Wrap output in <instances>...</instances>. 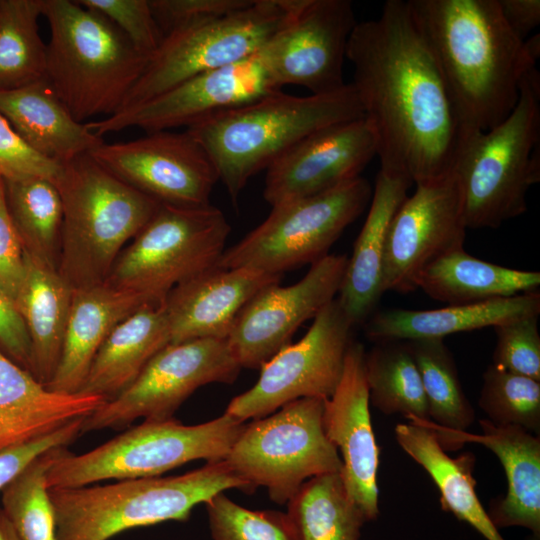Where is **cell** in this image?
<instances>
[{"instance_id":"42","label":"cell","mask_w":540,"mask_h":540,"mask_svg":"<svg viewBox=\"0 0 540 540\" xmlns=\"http://www.w3.org/2000/svg\"><path fill=\"white\" fill-rule=\"evenodd\" d=\"M109 19L143 55L150 58L159 48L163 33L149 0H76Z\"/></svg>"},{"instance_id":"19","label":"cell","mask_w":540,"mask_h":540,"mask_svg":"<svg viewBox=\"0 0 540 540\" xmlns=\"http://www.w3.org/2000/svg\"><path fill=\"white\" fill-rule=\"evenodd\" d=\"M467 226L455 173L416 185L389 227L382 269L383 291L417 289L422 271L439 257L464 247Z\"/></svg>"},{"instance_id":"20","label":"cell","mask_w":540,"mask_h":540,"mask_svg":"<svg viewBox=\"0 0 540 540\" xmlns=\"http://www.w3.org/2000/svg\"><path fill=\"white\" fill-rule=\"evenodd\" d=\"M375 155V137L364 118L329 126L266 169L263 197L273 207L328 191L359 177Z\"/></svg>"},{"instance_id":"12","label":"cell","mask_w":540,"mask_h":540,"mask_svg":"<svg viewBox=\"0 0 540 540\" xmlns=\"http://www.w3.org/2000/svg\"><path fill=\"white\" fill-rule=\"evenodd\" d=\"M289 0H254L234 13L164 35L120 111L259 52L284 22Z\"/></svg>"},{"instance_id":"26","label":"cell","mask_w":540,"mask_h":540,"mask_svg":"<svg viewBox=\"0 0 540 540\" xmlns=\"http://www.w3.org/2000/svg\"><path fill=\"white\" fill-rule=\"evenodd\" d=\"M146 303L134 293L105 283L73 290L60 359L45 387L60 394H77L109 333Z\"/></svg>"},{"instance_id":"3","label":"cell","mask_w":540,"mask_h":540,"mask_svg":"<svg viewBox=\"0 0 540 540\" xmlns=\"http://www.w3.org/2000/svg\"><path fill=\"white\" fill-rule=\"evenodd\" d=\"M363 118L353 85L327 94L293 96L281 90L204 119L186 130L212 161L237 203L249 179L308 136Z\"/></svg>"},{"instance_id":"25","label":"cell","mask_w":540,"mask_h":540,"mask_svg":"<svg viewBox=\"0 0 540 540\" xmlns=\"http://www.w3.org/2000/svg\"><path fill=\"white\" fill-rule=\"evenodd\" d=\"M413 184L379 171L369 210L348 259L337 300L354 326L365 324L382 294L383 259L392 219Z\"/></svg>"},{"instance_id":"11","label":"cell","mask_w":540,"mask_h":540,"mask_svg":"<svg viewBox=\"0 0 540 540\" xmlns=\"http://www.w3.org/2000/svg\"><path fill=\"white\" fill-rule=\"evenodd\" d=\"M371 196L370 183L359 176L328 191L273 206L259 226L225 249L217 267L282 275L313 264L328 254Z\"/></svg>"},{"instance_id":"41","label":"cell","mask_w":540,"mask_h":540,"mask_svg":"<svg viewBox=\"0 0 540 540\" xmlns=\"http://www.w3.org/2000/svg\"><path fill=\"white\" fill-rule=\"evenodd\" d=\"M538 316L528 315L494 326L493 365L540 381Z\"/></svg>"},{"instance_id":"43","label":"cell","mask_w":540,"mask_h":540,"mask_svg":"<svg viewBox=\"0 0 540 540\" xmlns=\"http://www.w3.org/2000/svg\"><path fill=\"white\" fill-rule=\"evenodd\" d=\"M61 164L29 146L0 114V177L4 181L42 177L55 181Z\"/></svg>"},{"instance_id":"31","label":"cell","mask_w":540,"mask_h":540,"mask_svg":"<svg viewBox=\"0 0 540 540\" xmlns=\"http://www.w3.org/2000/svg\"><path fill=\"white\" fill-rule=\"evenodd\" d=\"M73 289L53 270L25 252L24 279L15 306L31 344V374L43 385L61 355Z\"/></svg>"},{"instance_id":"14","label":"cell","mask_w":540,"mask_h":540,"mask_svg":"<svg viewBox=\"0 0 540 540\" xmlns=\"http://www.w3.org/2000/svg\"><path fill=\"white\" fill-rule=\"evenodd\" d=\"M354 327L335 298L314 317L303 338L262 366L257 382L234 397L225 413L245 422L297 399H328L341 379Z\"/></svg>"},{"instance_id":"49","label":"cell","mask_w":540,"mask_h":540,"mask_svg":"<svg viewBox=\"0 0 540 540\" xmlns=\"http://www.w3.org/2000/svg\"><path fill=\"white\" fill-rule=\"evenodd\" d=\"M0 540H21L2 508H0Z\"/></svg>"},{"instance_id":"39","label":"cell","mask_w":540,"mask_h":540,"mask_svg":"<svg viewBox=\"0 0 540 540\" xmlns=\"http://www.w3.org/2000/svg\"><path fill=\"white\" fill-rule=\"evenodd\" d=\"M487 420L540 433V381L491 364L483 373L478 399Z\"/></svg>"},{"instance_id":"18","label":"cell","mask_w":540,"mask_h":540,"mask_svg":"<svg viewBox=\"0 0 540 540\" xmlns=\"http://www.w3.org/2000/svg\"><path fill=\"white\" fill-rule=\"evenodd\" d=\"M280 90L259 51L236 63L198 74L146 102L88 122L86 126L101 138L131 127L148 133L188 128Z\"/></svg>"},{"instance_id":"36","label":"cell","mask_w":540,"mask_h":540,"mask_svg":"<svg viewBox=\"0 0 540 540\" xmlns=\"http://www.w3.org/2000/svg\"><path fill=\"white\" fill-rule=\"evenodd\" d=\"M406 342L419 370L428 403L430 421L417 420L436 433L466 431L474 422L475 411L462 388L454 357L443 339Z\"/></svg>"},{"instance_id":"4","label":"cell","mask_w":540,"mask_h":540,"mask_svg":"<svg viewBox=\"0 0 540 540\" xmlns=\"http://www.w3.org/2000/svg\"><path fill=\"white\" fill-rule=\"evenodd\" d=\"M45 80L80 123L119 112L149 58L105 16L76 0H43Z\"/></svg>"},{"instance_id":"17","label":"cell","mask_w":540,"mask_h":540,"mask_svg":"<svg viewBox=\"0 0 540 540\" xmlns=\"http://www.w3.org/2000/svg\"><path fill=\"white\" fill-rule=\"evenodd\" d=\"M89 154L160 204L186 208L208 206L219 180L208 154L186 129L148 133L127 142H103Z\"/></svg>"},{"instance_id":"28","label":"cell","mask_w":540,"mask_h":540,"mask_svg":"<svg viewBox=\"0 0 540 540\" xmlns=\"http://www.w3.org/2000/svg\"><path fill=\"white\" fill-rule=\"evenodd\" d=\"M540 314L538 291L484 302L431 310L389 309L373 313L365 323L374 342L443 339L445 336Z\"/></svg>"},{"instance_id":"10","label":"cell","mask_w":540,"mask_h":540,"mask_svg":"<svg viewBox=\"0 0 540 540\" xmlns=\"http://www.w3.org/2000/svg\"><path fill=\"white\" fill-rule=\"evenodd\" d=\"M324 400L301 398L245 424L225 462L253 490L286 505L309 479L340 473L342 460L323 426Z\"/></svg>"},{"instance_id":"2","label":"cell","mask_w":540,"mask_h":540,"mask_svg":"<svg viewBox=\"0 0 540 540\" xmlns=\"http://www.w3.org/2000/svg\"><path fill=\"white\" fill-rule=\"evenodd\" d=\"M468 131L501 123L519 97L522 77L536 67L540 36L521 41L498 0H409Z\"/></svg>"},{"instance_id":"33","label":"cell","mask_w":540,"mask_h":540,"mask_svg":"<svg viewBox=\"0 0 540 540\" xmlns=\"http://www.w3.org/2000/svg\"><path fill=\"white\" fill-rule=\"evenodd\" d=\"M286 505L298 540H360L367 522L340 473L309 479Z\"/></svg>"},{"instance_id":"38","label":"cell","mask_w":540,"mask_h":540,"mask_svg":"<svg viewBox=\"0 0 540 540\" xmlns=\"http://www.w3.org/2000/svg\"><path fill=\"white\" fill-rule=\"evenodd\" d=\"M57 449L37 457L1 490L2 509L21 540H57L55 513L46 485V473Z\"/></svg>"},{"instance_id":"47","label":"cell","mask_w":540,"mask_h":540,"mask_svg":"<svg viewBox=\"0 0 540 540\" xmlns=\"http://www.w3.org/2000/svg\"><path fill=\"white\" fill-rule=\"evenodd\" d=\"M0 345L18 365L31 373V344L13 300L0 286Z\"/></svg>"},{"instance_id":"21","label":"cell","mask_w":540,"mask_h":540,"mask_svg":"<svg viewBox=\"0 0 540 540\" xmlns=\"http://www.w3.org/2000/svg\"><path fill=\"white\" fill-rule=\"evenodd\" d=\"M365 352L361 343L349 346L339 384L324 400L323 426L341 453L340 475L348 496L371 521L379 514V447L371 422Z\"/></svg>"},{"instance_id":"9","label":"cell","mask_w":540,"mask_h":540,"mask_svg":"<svg viewBox=\"0 0 540 540\" xmlns=\"http://www.w3.org/2000/svg\"><path fill=\"white\" fill-rule=\"evenodd\" d=\"M231 227L221 210L161 204L124 247L106 281L147 303H161L178 284L217 264Z\"/></svg>"},{"instance_id":"29","label":"cell","mask_w":540,"mask_h":540,"mask_svg":"<svg viewBox=\"0 0 540 540\" xmlns=\"http://www.w3.org/2000/svg\"><path fill=\"white\" fill-rule=\"evenodd\" d=\"M168 344L170 334L162 302L142 305L109 333L78 393L105 401L115 398Z\"/></svg>"},{"instance_id":"1","label":"cell","mask_w":540,"mask_h":540,"mask_svg":"<svg viewBox=\"0 0 540 540\" xmlns=\"http://www.w3.org/2000/svg\"><path fill=\"white\" fill-rule=\"evenodd\" d=\"M346 58L380 170L415 185L451 173L471 131L408 1L388 0L378 18L357 23Z\"/></svg>"},{"instance_id":"5","label":"cell","mask_w":540,"mask_h":540,"mask_svg":"<svg viewBox=\"0 0 540 540\" xmlns=\"http://www.w3.org/2000/svg\"><path fill=\"white\" fill-rule=\"evenodd\" d=\"M53 183L63 209L59 275L73 290L104 284L126 243L161 204L89 153L61 163Z\"/></svg>"},{"instance_id":"48","label":"cell","mask_w":540,"mask_h":540,"mask_svg":"<svg viewBox=\"0 0 540 540\" xmlns=\"http://www.w3.org/2000/svg\"><path fill=\"white\" fill-rule=\"evenodd\" d=\"M498 4L506 24L521 41L540 23L539 0H498Z\"/></svg>"},{"instance_id":"40","label":"cell","mask_w":540,"mask_h":540,"mask_svg":"<svg viewBox=\"0 0 540 540\" xmlns=\"http://www.w3.org/2000/svg\"><path fill=\"white\" fill-rule=\"evenodd\" d=\"M205 506L213 540H298L286 513L245 508L224 492Z\"/></svg>"},{"instance_id":"13","label":"cell","mask_w":540,"mask_h":540,"mask_svg":"<svg viewBox=\"0 0 540 540\" xmlns=\"http://www.w3.org/2000/svg\"><path fill=\"white\" fill-rule=\"evenodd\" d=\"M241 370L226 339H195L161 349L123 392L83 420L81 432L172 418L199 387L233 383Z\"/></svg>"},{"instance_id":"8","label":"cell","mask_w":540,"mask_h":540,"mask_svg":"<svg viewBox=\"0 0 540 540\" xmlns=\"http://www.w3.org/2000/svg\"><path fill=\"white\" fill-rule=\"evenodd\" d=\"M244 425L225 412L196 425H184L174 417L143 420L82 454L58 448L46 485L72 488L104 480L157 477L194 460L223 461Z\"/></svg>"},{"instance_id":"6","label":"cell","mask_w":540,"mask_h":540,"mask_svg":"<svg viewBox=\"0 0 540 540\" xmlns=\"http://www.w3.org/2000/svg\"><path fill=\"white\" fill-rule=\"evenodd\" d=\"M253 488L223 461L182 475L49 489L57 540H109L130 529L185 521L193 508L226 490Z\"/></svg>"},{"instance_id":"32","label":"cell","mask_w":540,"mask_h":540,"mask_svg":"<svg viewBox=\"0 0 540 540\" xmlns=\"http://www.w3.org/2000/svg\"><path fill=\"white\" fill-rule=\"evenodd\" d=\"M539 285V272L496 265L463 247L429 264L419 276L417 289L449 305H462L536 291Z\"/></svg>"},{"instance_id":"15","label":"cell","mask_w":540,"mask_h":540,"mask_svg":"<svg viewBox=\"0 0 540 540\" xmlns=\"http://www.w3.org/2000/svg\"><path fill=\"white\" fill-rule=\"evenodd\" d=\"M356 24L349 0H289L284 22L260 50L275 85L301 86L312 94L341 89Z\"/></svg>"},{"instance_id":"30","label":"cell","mask_w":540,"mask_h":540,"mask_svg":"<svg viewBox=\"0 0 540 540\" xmlns=\"http://www.w3.org/2000/svg\"><path fill=\"white\" fill-rule=\"evenodd\" d=\"M400 447L430 475L440 492L441 508L468 523L486 540H505L478 499L473 477L475 457H450L435 432L415 418L395 427Z\"/></svg>"},{"instance_id":"45","label":"cell","mask_w":540,"mask_h":540,"mask_svg":"<svg viewBox=\"0 0 540 540\" xmlns=\"http://www.w3.org/2000/svg\"><path fill=\"white\" fill-rule=\"evenodd\" d=\"M85 418L71 421L42 437L1 450L0 491L40 455L75 441L82 434Z\"/></svg>"},{"instance_id":"37","label":"cell","mask_w":540,"mask_h":540,"mask_svg":"<svg viewBox=\"0 0 540 540\" xmlns=\"http://www.w3.org/2000/svg\"><path fill=\"white\" fill-rule=\"evenodd\" d=\"M43 0H0V89L45 78L46 44L39 33Z\"/></svg>"},{"instance_id":"23","label":"cell","mask_w":540,"mask_h":540,"mask_svg":"<svg viewBox=\"0 0 540 540\" xmlns=\"http://www.w3.org/2000/svg\"><path fill=\"white\" fill-rule=\"evenodd\" d=\"M482 434L435 432L442 448L456 450L465 443L482 444L499 459L507 478V492L491 503L488 515L499 528L520 526L540 537V438L513 425L479 422Z\"/></svg>"},{"instance_id":"27","label":"cell","mask_w":540,"mask_h":540,"mask_svg":"<svg viewBox=\"0 0 540 540\" xmlns=\"http://www.w3.org/2000/svg\"><path fill=\"white\" fill-rule=\"evenodd\" d=\"M0 114L35 151L60 164L104 142L74 119L45 78L0 89Z\"/></svg>"},{"instance_id":"16","label":"cell","mask_w":540,"mask_h":540,"mask_svg":"<svg viewBox=\"0 0 540 540\" xmlns=\"http://www.w3.org/2000/svg\"><path fill=\"white\" fill-rule=\"evenodd\" d=\"M348 257L327 254L311 264L298 282L270 284L238 314L226 339L241 368L261 369L291 343L296 330L314 318L338 294Z\"/></svg>"},{"instance_id":"35","label":"cell","mask_w":540,"mask_h":540,"mask_svg":"<svg viewBox=\"0 0 540 540\" xmlns=\"http://www.w3.org/2000/svg\"><path fill=\"white\" fill-rule=\"evenodd\" d=\"M365 352L372 404L386 415L430 421L421 377L406 341H381Z\"/></svg>"},{"instance_id":"22","label":"cell","mask_w":540,"mask_h":540,"mask_svg":"<svg viewBox=\"0 0 540 540\" xmlns=\"http://www.w3.org/2000/svg\"><path fill=\"white\" fill-rule=\"evenodd\" d=\"M281 277L251 268L214 267L178 284L162 301L170 343L227 339L248 301Z\"/></svg>"},{"instance_id":"44","label":"cell","mask_w":540,"mask_h":540,"mask_svg":"<svg viewBox=\"0 0 540 540\" xmlns=\"http://www.w3.org/2000/svg\"><path fill=\"white\" fill-rule=\"evenodd\" d=\"M254 0H149L163 36L172 30L226 16L250 6Z\"/></svg>"},{"instance_id":"24","label":"cell","mask_w":540,"mask_h":540,"mask_svg":"<svg viewBox=\"0 0 540 540\" xmlns=\"http://www.w3.org/2000/svg\"><path fill=\"white\" fill-rule=\"evenodd\" d=\"M104 402L99 396L50 391L0 349V451L85 418Z\"/></svg>"},{"instance_id":"7","label":"cell","mask_w":540,"mask_h":540,"mask_svg":"<svg viewBox=\"0 0 540 540\" xmlns=\"http://www.w3.org/2000/svg\"><path fill=\"white\" fill-rule=\"evenodd\" d=\"M467 228H498L527 210L540 180V75L522 77L511 113L486 131H471L453 168Z\"/></svg>"},{"instance_id":"46","label":"cell","mask_w":540,"mask_h":540,"mask_svg":"<svg viewBox=\"0 0 540 540\" xmlns=\"http://www.w3.org/2000/svg\"><path fill=\"white\" fill-rule=\"evenodd\" d=\"M25 274V250L10 216L0 177V286L15 304Z\"/></svg>"},{"instance_id":"34","label":"cell","mask_w":540,"mask_h":540,"mask_svg":"<svg viewBox=\"0 0 540 540\" xmlns=\"http://www.w3.org/2000/svg\"><path fill=\"white\" fill-rule=\"evenodd\" d=\"M4 184L8 210L25 252L57 271L63 209L55 184L42 177Z\"/></svg>"}]
</instances>
